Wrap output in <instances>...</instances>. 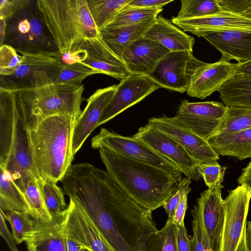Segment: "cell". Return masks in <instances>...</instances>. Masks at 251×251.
<instances>
[{
    "label": "cell",
    "mask_w": 251,
    "mask_h": 251,
    "mask_svg": "<svg viewBox=\"0 0 251 251\" xmlns=\"http://www.w3.org/2000/svg\"><path fill=\"white\" fill-rule=\"evenodd\" d=\"M94 149L106 148L123 157L159 168L172 175L182 177L181 172L171 161L152 150L140 139L126 137L105 128L93 137Z\"/></svg>",
    "instance_id": "52a82bcc"
},
{
    "label": "cell",
    "mask_w": 251,
    "mask_h": 251,
    "mask_svg": "<svg viewBox=\"0 0 251 251\" xmlns=\"http://www.w3.org/2000/svg\"><path fill=\"white\" fill-rule=\"evenodd\" d=\"M0 209L3 211L16 210L30 214L23 192L10 174L2 167H0Z\"/></svg>",
    "instance_id": "83f0119b"
},
{
    "label": "cell",
    "mask_w": 251,
    "mask_h": 251,
    "mask_svg": "<svg viewBox=\"0 0 251 251\" xmlns=\"http://www.w3.org/2000/svg\"><path fill=\"white\" fill-rule=\"evenodd\" d=\"M108 172L135 201L153 211L162 206L176 191L182 177L159 168L99 149Z\"/></svg>",
    "instance_id": "7a4b0ae2"
},
{
    "label": "cell",
    "mask_w": 251,
    "mask_h": 251,
    "mask_svg": "<svg viewBox=\"0 0 251 251\" xmlns=\"http://www.w3.org/2000/svg\"><path fill=\"white\" fill-rule=\"evenodd\" d=\"M234 74V77L251 78V60L244 62L236 63Z\"/></svg>",
    "instance_id": "c3c4849f"
},
{
    "label": "cell",
    "mask_w": 251,
    "mask_h": 251,
    "mask_svg": "<svg viewBox=\"0 0 251 251\" xmlns=\"http://www.w3.org/2000/svg\"><path fill=\"white\" fill-rule=\"evenodd\" d=\"M226 169V167H221L217 161L199 163L197 166L199 173L208 188L223 181Z\"/></svg>",
    "instance_id": "f35d334b"
},
{
    "label": "cell",
    "mask_w": 251,
    "mask_h": 251,
    "mask_svg": "<svg viewBox=\"0 0 251 251\" xmlns=\"http://www.w3.org/2000/svg\"><path fill=\"white\" fill-rule=\"evenodd\" d=\"M221 183L208 188L197 199V209L201 225L204 228L213 251H219L225 222V209Z\"/></svg>",
    "instance_id": "5bb4252c"
},
{
    "label": "cell",
    "mask_w": 251,
    "mask_h": 251,
    "mask_svg": "<svg viewBox=\"0 0 251 251\" xmlns=\"http://www.w3.org/2000/svg\"><path fill=\"white\" fill-rule=\"evenodd\" d=\"M170 52L160 43L143 36L126 48L122 60L129 74L149 76L159 60Z\"/></svg>",
    "instance_id": "ffe728a7"
},
{
    "label": "cell",
    "mask_w": 251,
    "mask_h": 251,
    "mask_svg": "<svg viewBox=\"0 0 251 251\" xmlns=\"http://www.w3.org/2000/svg\"><path fill=\"white\" fill-rule=\"evenodd\" d=\"M159 88L148 76L129 74L117 85L115 93L96 128L138 103Z\"/></svg>",
    "instance_id": "7c38bea8"
},
{
    "label": "cell",
    "mask_w": 251,
    "mask_h": 251,
    "mask_svg": "<svg viewBox=\"0 0 251 251\" xmlns=\"http://www.w3.org/2000/svg\"><path fill=\"white\" fill-rule=\"evenodd\" d=\"M245 237L246 245L249 251H251V221L247 222Z\"/></svg>",
    "instance_id": "f5cc1de1"
},
{
    "label": "cell",
    "mask_w": 251,
    "mask_h": 251,
    "mask_svg": "<svg viewBox=\"0 0 251 251\" xmlns=\"http://www.w3.org/2000/svg\"><path fill=\"white\" fill-rule=\"evenodd\" d=\"M148 124L178 142L199 164L219 159V155L207 140L184 127L175 117H152Z\"/></svg>",
    "instance_id": "4fadbf2b"
},
{
    "label": "cell",
    "mask_w": 251,
    "mask_h": 251,
    "mask_svg": "<svg viewBox=\"0 0 251 251\" xmlns=\"http://www.w3.org/2000/svg\"><path fill=\"white\" fill-rule=\"evenodd\" d=\"M173 1L172 0H131L123 8L141 7L161 9L163 6Z\"/></svg>",
    "instance_id": "ee69618b"
},
{
    "label": "cell",
    "mask_w": 251,
    "mask_h": 251,
    "mask_svg": "<svg viewBox=\"0 0 251 251\" xmlns=\"http://www.w3.org/2000/svg\"><path fill=\"white\" fill-rule=\"evenodd\" d=\"M220 98L228 106L251 108V78L235 76L219 91Z\"/></svg>",
    "instance_id": "4316f807"
},
{
    "label": "cell",
    "mask_w": 251,
    "mask_h": 251,
    "mask_svg": "<svg viewBox=\"0 0 251 251\" xmlns=\"http://www.w3.org/2000/svg\"><path fill=\"white\" fill-rule=\"evenodd\" d=\"M191 179L186 177L181 179L177 190L175 194L162 205L168 216L172 218L182 197L188 194L191 191L189 187L191 183Z\"/></svg>",
    "instance_id": "ab89813d"
},
{
    "label": "cell",
    "mask_w": 251,
    "mask_h": 251,
    "mask_svg": "<svg viewBox=\"0 0 251 251\" xmlns=\"http://www.w3.org/2000/svg\"><path fill=\"white\" fill-rule=\"evenodd\" d=\"M235 64L222 56L217 62H205L192 73L187 95L203 100L219 91L225 83L234 77Z\"/></svg>",
    "instance_id": "2e32d148"
},
{
    "label": "cell",
    "mask_w": 251,
    "mask_h": 251,
    "mask_svg": "<svg viewBox=\"0 0 251 251\" xmlns=\"http://www.w3.org/2000/svg\"><path fill=\"white\" fill-rule=\"evenodd\" d=\"M35 5L61 54L75 51L85 40L100 36L87 0H37Z\"/></svg>",
    "instance_id": "5b68a950"
},
{
    "label": "cell",
    "mask_w": 251,
    "mask_h": 251,
    "mask_svg": "<svg viewBox=\"0 0 251 251\" xmlns=\"http://www.w3.org/2000/svg\"><path fill=\"white\" fill-rule=\"evenodd\" d=\"M155 20L133 25L104 27L99 30L100 36L106 46L122 60L126 48L131 42L144 36Z\"/></svg>",
    "instance_id": "d4e9b609"
},
{
    "label": "cell",
    "mask_w": 251,
    "mask_h": 251,
    "mask_svg": "<svg viewBox=\"0 0 251 251\" xmlns=\"http://www.w3.org/2000/svg\"><path fill=\"white\" fill-rule=\"evenodd\" d=\"M239 185H244L251 191V161L242 169L240 176L237 179Z\"/></svg>",
    "instance_id": "681fc988"
},
{
    "label": "cell",
    "mask_w": 251,
    "mask_h": 251,
    "mask_svg": "<svg viewBox=\"0 0 251 251\" xmlns=\"http://www.w3.org/2000/svg\"><path fill=\"white\" fill-rule=\"evenodd\" d=\"M67 251H85L86 250L74 240L66 230Z\"/></svg>",
    "instance_id": "f907efd6"
},
{
    "label": "cell",
    "mask_w": 251,
    "mask_h": 251,
    "mask_svg": "<svg viewBox=\"0 0 251 251\" xmlns=\"http://www.w3.org/2000/svg\"><path fill=\"white\" fill-rule=\"evenodd\" d=\"M187 195H184L181 198L173 218V222L178 226L184 222V218L187 208Z\"/></svg>",
    "instance_id": "7dc6e473"
},
{
    "label": "cell",
    "mask_w": 251,
    "mask_h": 251,
    "mask_svg": "<svg viewBox=\"0 0 251 251\" xmlns=\"http://www.w3.org/2000/svg\"><path fill=\"white\" fill-rule=\"evenodd\" d=\"M2 210L0 209V234L5 241L10 251H19L13 235L8 228Z\"/></svg>",
    "instance_id": "f6af8a7d"
},
{
    "label": "cell",
    "mask_w": 251,
    "mask_h": 251,
    "mask_svg": "<svg viewBox=\"0 0 251 251\" xmlns=\"http://www.w3.org/2000/svg\"><path fill=\"white\" fill-rule=\"evenodd\" d=\"M28 4L6 20L4 42L18 53H39L58 51L50 35L41 20L36 8Z\"/></svg>",
    "instance_id": "8992f818"
},
{
    "label": "cell",
    "mask_w": 251,
    "mask_h": 251,
    "mask_svg": "<svg viewBox=\"0 0 251 251\" xmlns=\"http://www.w3.org/2000/svg\"><path fill=\"white\" fill-rule=\"evenodd\" d=\"M251 128V108L228 106L227 112L213 136L237 132Z\"/></svg>",
    "instance_id": "f546056e"
},
{
    "label": "cell",
    "mask_w": 251,
    "mask_h": 251,
    "mask_svg": "<svg viewBox=\"0 0 251 251\" xmlns=\"http://www.w3.org/2000/svg\"><path fill=\"white\" fill-rule=\"evenodd\" d=\"M38 185L47 209L52 216L64 211L68 207L63 190L57 183L48 179L40 178Z\"/></svg>",
    "instance_id": "d6a6232c"
},
{
    "label": "cell",
    "mask_w": 251,
    "mask_h": 251,
    "mask_svg": "<svg viewBox=\"0 0 251 251\" xmlns=\"http://www.w3.org/2000/svg\"><path fill=\"white\" fill-rule=\"evenodd\" d=\"M144 36L160 43L171 52L189 51L193 53L194 37L161 15L156 17Z\"/></svg>",
    "instance_id": "cb8c5ba5"
},
{
    "label": "cell",
    "mask_w": 251,
    "mask_h": 251,
    "mask_svg": "<svg viewBox=\"0 0 251 251\" xmlns=\"http://www.w3.org/2000/svg\"><path fill=\"white\" fill-rule=\"evenodd\" d=\"M172 22L184 31L189 32L199 37L212 32L251 31V18L223 10L201 18L179 20L173 17Z\"/></svg>",
    "instance_id": "e0dca14e"
},
{
    "label": "cell",
    "mask_w": 251,
    "mask_h": 251,
    "mask_svg": "<svg viewBox=\"0 0 251 251\" xmlns=\"http://www.w3.org/2000/svg\"><path fill=\"white\" fill-rule=\"evenodd\" d=\"M227 109V106L220 102H191L184 100L175 117L188 129L207 140L217 131Z\"/></svg>",
    "instance_id": "9c48e42d"
},
{
    "label": "cell",
    "mask_w": 251,
    "mask_h": 251,
    "mask_svg": "<svg viewBox=\"0 0 251 251\" xmlns=\"http://www.w3.org/2000/svg\"><path fill=\"white\" fill-rule=\"evenodd\" d=\"M162 10L141 7L123 8L105 27L133 25L154 20Z\"/></svg>",
    "instance_id": "1f68e13d"
},
{
    "label": "cell",
    "mask_w": 251,
    "mask_h": 251,
    "mask_svg": "<svg viewBox=\"0 0 251 251\" xmlns=\"http://www.w3.org/2000/svg\"><path fill=\"white\" fill-rule=\"evenodd\" d=\"M177 228L173 222V218H168L161 229L150 236L145 251H177Z\"/></svg>",
    "instance_id": "4dcf8cb0"
},
{
    "label": "cell",
    "mask_w": 251,
    "mask_h": 251,
    "mask_svg": "<svg viewBox=\"0 0 251 251\" xmlns=\"http://www.w3.org/2000/svg\"><path fill=\"white\" fill-rule=\"evenodd\" d=\"M79 49L85 51L81 62L103 74L122 81L129 73L123 61L104 44L100 36L85 40Z\"/></svg>",
    "instance_id": "44dd1931"
},
{
    "label": "cell",
    "mask_w": 251,
    "mask_h": 251,
    "mask_svg": "<svg viewBox=\"0 0 251 251\" xmlns=\"http://www.w3.org/2000/svg\"><path fill=\"white\" fill-rule=\"evenodd\" d=\"M30 2L29 0H0V17L7 20L29 4Z\"/></svg>",
    "instance_id": "b9f144b4"
},
{
    "label": "cell",
    "mask_w": 251,
    "mask_h": 251,
    "mask_svg": "<svg viewBox=\"0 0 251 251\" xmlns=\"http://www.w3.org/2000/svg\"><path fill=\"white\" fill-rule=\"evenodd\" d=\"M100 74L96 70L81 62L63 64L57 73L50 77L55 82L80 86L87 77Z\"/></svg>",
    "instance_id": "e575fe53"
},
{
    "label": "cell",
    "mask_w": 251,
    "mask_h": 251,
    "mask_svg": "<svg viewBox=\"0 0 251 251\" xmlns=\"http://www.w3.org/2000/svg\"><path fill=\"white\" fill-rule=\"evenodd\" d=\"M193 216V236L191 238L190 251H204L201 233L200 218L197 208L194 206L191 210Z\"/></svg>",
    "instance_id": "7bdbcfd3"
},
{
    "label": "cell",
    "mask_w": 251,
    "mask_h": 251,
    "mask_svg": "<svg viewBox=\"0 0 251 251\" xmlns=\"http://www.w3.org/2000/svg\"><path fill=\"white\" fill-rule=\"evenodd\" d=\"M68 207L49 221L34 219L25 241L27 251H67L66 225Z\"/></svg>",
    "instance_id": "9a60e30c"
},
{
    "label": "cell",
    "mask_w": 251,
    "mask_h": 251,
    "mask_svg": "<svg viewBox=\"0 0 251 251\" xmlns=\"http://www.w3.org/2000/svg\"><path fill=\"white\" fill-rule=\"evenodd\" d=\"M38 180L32 178L28 180L22 190L28 204L30 215L33 219L49 221L52 217L50 214L42 195Z\"/></svg>",
    "instance_id": "836d02e7"
},
{
    "label": "cell",
    "mask_w": 251,
    "mask_h": 251,
    "mask_svg": "<svg viewBox=\"0 0 251 251\" xmlns=\"http://www.w3.org/2000/svg\"><path fill=\"white\" fill-rule=\"evenodd\" d=\"M223 10L251 18V0H216Z\"/></svg>",
    "instance_id": "60d3db41"
},
{
    "label": "cell",
    "mask_w": 251,
    "mask_h": 251,
    "mask_svg": "<svg viewBox=\"0 0 251 251\" xmlns=\"http://www.w3.org/2000/svg\"><path fill=\"white\" fill-rule=\"evenodd\" d=\"M23 56L20 55L12 47L3 44L0 46V75L2 77L12 75L16 68L20 65Z\"/></svg>",
    "instance_id": "74e56055"
},
{
    "label": "cell",
    "mask_w": 251,
    "mask_h": 251,
    "mask_svg": "<svg viewBox=\"0 0 251 251\" xmlns=\"http://www.w3.org/2000/svg\"><path fill=\"white\" fill-rule=\"evenodd\" d=\"M7 23L6 20L3 17H0V45L1 46L3 44L6 29Z\"/></svg>",
    "instance_id": "816d5d0a"
},
{
    "label": "cell",
    "mask_w": 251,
    "mask_h": 251,
    "mask_svg": "<svg viewBox=\"0 0 251 251\" xmlns=\"http://www.w3.org/2000/svg\"><path fill=\"white\" fill-rule=\"evenodd\" d=\"M66 230L88 251H113L85 210L69 198Z\"/></svg>",
    "instance_id": "d6986e66"
},
{
    "label": "cell",
    "mask_w": 251,
    "mask_h": 251,
    "mask_svg": "<svg viewBox=\"0 0 251 251\" xmlns=\"http://www.w3.org/2000/svg\"><path fill=\"white\" fill-rule=\"evenodd\" d=\"M174 163L186 177L199 180V163L176 141L147 124L139 128L133 136Z\"/></svg>",
    "instance_id": "8fae6325"
},
{
    "label": "cell",
    "mask_w": 251,
    "mask_h": 251,
    "mask_svg": "<svg viewBox=\"0 0 251 251\" xmlns=\"http://www.w3.org/2000/svg\"><path fill=\"white\" fill-rule=\"evenodd\" d=\"M245 233L246 227H245V228L244 229L241 241L239 243L236 251H249L246 242Z\"/></svg>",
    "instance_id": "db71d44e"
},
{
    "label": "cell",
    "mask_w": 251,
    "mask_h": 251,
    "mask_svg": "<svg viewBox=\"0 0 251 251\" xmlns=\"http://www.w3.org/2000/svg\"><path fill=\"white\" fill-rule=\"evenodd\" d=\"M207 142L219 155L251 158V128L211 137Z\"/></svg>",
    "instance_id": "484cf974"
},
{
    "label": "cell",
    "mask_w": 251,
    "mask_h": 251,
    "mask_svg": "<svg viewBox=\"0 0 251 251\" xmlns=\"http://www.w3.org/2000/svg\"><path fill=\"white\" fill-rule=\"evenodd\" d=\"M0 167L6 170L22 190L29 180L41 177L31 151L29 132L18 109L16 97L0 88Z\"/></svg>",
    "instance_id": "3957f363"
},
{
    "label": "cell",
    "mask_w": 251,
    "mask_h": 251,
    "mask_svg": "<svg viewBox=\"0 0 251 251\" xmlns=\"http://www.w3.org/2000/svg\"><path fill=\"white\" fill-rule=\"evenodd\" d=\"M131 0H87L92 18L100 30L105 27Z\"/></svg>",
    "instance_id": "f1b7e54d"
},
{
    "label": "cell",
    "mask_w": 251,
    "mask_h": 251,
    "mask_svg": "<svg viewBox=\"0 0 251 251\" xmlns=\"http://www.w3.org/2000/svg\"><path fill=\"white\" fill-rule=\"evenodd\" d=\"M19 53L23 56L22 63L16 68L12 75L3 77L10 78L9 81L1 83L3 85L0 87L10 89L21 86L28 81L37 72H45L50 77L63 64L60 59V53L58 51Z\"/></svg>",
    "instance_id": "7402d4cb"
},
{
    "label": "cell",
    "mask_w": 251,
    "mask_h": 251,
    "mask_svg": "<svg viewBox=\"0 0 251 251\" xmlns=\"http://www.w3.org/2000/svg\"><path fill=\"white\" fill-rule=\"evenodd\" d=\"M117 85L98 89L86 100L87 104L76 120L73 129L72 149L74 156L96 128L99 121L115 93Z\"/></svg>",
    "instance_id": "ac0fdd59"
},
{
    "label": "cell",
    "mask_w": 251,
    "mask_h": 251,
    "mask_svg": "<svg viewBox=\"0 0 251 251\" xmlns=\"http://www.w3.org/2000/svg\"><path fill=\"white\" fill-rule=\"evenodd\" d=\"M251 199V191L245 185L229 191L223 200L225 222L219 251H236L241 241Z\"/></svg>",
    "instance_id": "30bf717a"
},
{
    "label": "cell",
    "mask_w": 251,
    "mask_h": 251,
    "mask_svg": "<svg viewBox=\"0 0 251 251\" xmlns=\"http://www.w3.org/2000/svg\"><path fill=\"white\" fill-rule=\"evenodd\" d=\"M77 119L55 115L29 130L33 161L41 178L60 181L72 164V136Z\"/></svg>",
    "instance_id": "277c9868"
},
{
    "label": "cell",
    "mask_w": 251,
    "mask_h": 251,
    "mask_svg": "<svg viewBox=\"0 0 251 251\" xmlns=\"http://www.w3.org/2000/svg\"><path fill=\"white\" fill-rule=\"evenodd\" d=\"M202 37L220 51L222 56L238 63L251 60V31H225L209 33Z\"/></svg>",
    "instance_id": "603a6c76"
},
{
    "label": "cell",
    "mask_w": 251,
    "mask_h": 251,
    "mask_svg": "<svg viewBox=\"0 0 251 251\" xmlns=\"http://www.w3.org/2000/svg\"><path fill=\"white\" fill-rule=\"evenodd\" d=\"M8 89L14 93L19 113L29 130L49 117L70 115L77 119L82 112L84 85L55 82L45 72H36L25 84Z\"/></svg>",
    "instance_id": "6da1fadb"
},
{
    "label": "cell",
    "mask_w": 251,
    "mask_h": 251,
    "mask_svg": "<svg viewBox=\"0 0 251 251\" xmlns=\"http://www.w3.org/2000/svg\"><path fill=\"white\" fill-rule=\"evenodd\" d=\"M222 10L216 0H182L177 19L184 20L203 17Z\"/></svg>",
    "instance_id": "d590c367"
},
{
    "label": "cell",
    "mask_w": 251,
    "mask_h": 251,
    "mask_svg": "<svg viewBox=\"0 0 251 251\" xmlns=\"http://www.w3.org/2000/svg\"><path fill=\"white\" fill-rule=\"evenodd\" d=\"M191 239H189L184 222L178 226L176 235L177 251H190Z\"/></svg>",
    "instance_id": "bcb514c9"
},
{
    "label": "cell",
    "mask_w": 251,
    "mask_h": 251,
    "mask_svg": "<svg viewBox=\"0 0 251 251\" xmlns=\"http://www.w3.org/2000/svg\"><path fill=\"white\" fill-rule=\"evenodd\" d=\"M205 62L189 51L170 52L163 57L149 75L160 88L187 92L193 72Z\"/></svg>",
    "instance_id": "ba28073f"
},
{
    "label": "cell",
    "mask_w": 251,
    "mask_h": 251,
    "mask_svg": "<svg viewBox=\"0 0 251 251\" xmlns=\"http://www.w3.org/2000/svg\"><path fill=\"white\" fill-rule=\"evenodd\" d=\"M2 212L11 226L16 243L25 242L27 235L32 231L34 226V219L30 214L16 210H8L6 213L2 210Z\"/></svg>",
    "instance_id": "8d00e7d4"
}]
</instances>
